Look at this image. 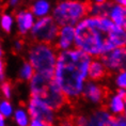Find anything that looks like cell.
<instances>
[{
  "mask_svg": "<svg viewBox=\"0 0 126 126\" xmlns=\"http://www.w3.org/2000/svg\"><path fill=\"white\" fill-rule=\"evenodd\" d=\"M110 17L112 18V23L116 25L118 27L125 28V9L122 5H115L112 7L110 11Z\"/></svg>",
  "mask_w": 126,
  "mask_h": 126,
  "instance_id": "cell-12",
  "label": "cell"
},
{
  "mask_svg": "<svg viewBox=\"0 0 126 126\" xmlns=\"http://www.w3.org/2000/svg\"><path fill=\"white\" fill-rule=\"evenodd\" d=\"M1 90H2V92L4 93V95L5 97H10L11 95V87H10V83L9 82H4L3 84H2V87H1Z\"/></svg>",
  "mask_w": 126,
  "mask_h": 126,
  "instance_id": "cell-22",
  "label": "cell"
},
{
  "mask_svg": "<svg viewBox=\"0 0 126 126\" xmlns=\"http://www.w3.org/2000/svg\"><path fill=\"white\" fill-rule=\"evenodd\" d=\"M116 1L120 3V5L122 4V7H125V4H126V0H116Z\"/></svg>",
  "mask_w": 126,
  "mask_h": 126,
  "instance_id": "cell-30",
  "label": "cell"
},
{
  "mask_svg": "<svg viewBox=\"0 0 126 126\" xmlns=\"http://www.w3.org/2000/svg\"><path fill=\"white\" fill-rule=\"evenodd\" d=\"M116 82L121 88L124 89L126 83H125V72H122V74H120V76L118 77V79H116Z\"/></svg>",
  "mask_w": 126,
  "mask_h": 126,
  "instance_id": "cell-23",
  "label": "cell"
},
{
  "mask_svg": "<svg viewBox=\"0 0 126 126\" xmlns=\"http://www.w3.org/2000/svg\"><path fill=\"white\" fill-rule=\"evenodd\" d=\"M0 113L3 116H9L12 113V107L9 102H2L0 104Z\"/></svg>",
  "mask_w": 126,
  "mask_h": 126,
  "instance_id": "cell-21",
  "label": "cell"
},
{
  "mask_svg": "<svg viewBox=\"0 0 126 126\" xmlns=\"http://www.w3.org/2000/svg\"><path fill=\"white\" fill-rule=\"evenodd\" d=\"M59 33V26L51 17H44L32 27V36L37 42L48 44Z\"/></svg>",
  "mask_w": 126,
  "mask_h": 126,
  "instance_id": "cell-6",
  "label": "cell"
},
{
  "mask_svg": "<svg viewBox=\"0 0 126 126\" xmlns=\"http://www.w3.org/2000/svg\"><path fill=\"white\" fill-rule=\"evenodd\" d=\"M59 126H74L73 124H72V122H71V119L68 118L66 120H63V121L60 122V124Z\"/></svg>",
  "mask_w": 126,
  "mask_h": 126,
  "instance_id": "cell-25",
  "label": "cell"
},
{
  "mask_svg": "<svg viewBox=\"0 0 126 126\" xmlns=\"http://www.w3.org/2000/svg\"><path fill=\"white\" fill-rule=\"evenodd\" d=\"M119 96L125 99V91L123 90V89H122V90H119Z\"/></svg>",
  "mask_w": 126,
  "mask_h": 126,
  "instance_id": "cell-28",
  "label": "cell"
},
{
  "mask_svg": "<svg viewBox=\"0 0 126 126\" xmlns=\"http://www.w3.org/2000/svg\"><path fill=\"white\" fill-rule=\"evenodd\" d=\"M97 2H98V3H104V2L106 1V0H96Z\"/></svg>",
  "mask_w": 126,
  "mask_h": 126,
  "instance_id": "cell-32",
  "label": "cell"
},
{
  "mask_svg": "<svg viewBox=\"0 0 126 126\" xmlns=\"http://www.w3.org/2000/svg\"><path fill=\"white\" fill-rule=\"evenodd\" d=\"M115 118L105 110H98L90 118L87 126H114Z\"/></svg>",
  "mask_w": 126,
  "mask_h": 126,
  "instance_id": "cell-9",
  "label": "cell"
},
{
  "mask_svg": "<svg viewBox=\"0 0 126 126\" xmlns=\"http://www.w3.org/2000/svg\"><path fill=\"white\" fill-rule=\"evenodd\" d=\"M15 119H16V122L18 123L19 126H27L28 125L27 114L23 110H17L16 113H15Z\"/></svg>",
  "mask_w": 126,
  "mask_h": 126,
  "instance_id": "cell-19",
  "label": "cell"
},
{
  "mask_svg": "<svg viewBox=\"0 0 126 126\" xmlns=\"http://www.w3.org/2000/svg\"><path fill=\"white\" fill-rule=\"evenodd\" d=\"M30 63L33 71L39 74L53 75L56 57L52 49L47 44H37L30 49Z\"/></svg>",
  "mask_w": 126,
  "mask_h": 126,
  "instance_id": "cell-5",
  "label": "cell"
},
{
  "mask_svg": "<svg viewBox=\"0 0 126 126\" xmlns=\"http://www.w3.org/2000/svg\"><path fill=\"white\" fill-rule=\"evenodd\" d=\"M113 7L112 3L110 2H104V3H96L95 5L92 4L91 13L95 15V17H107L110 14V11Z\"/></svg>",
  "mask_w": 126,
  "mask_h": 126,
  "instance_id": "cell-15",
  "label": "cell"
},
{
  "mask_svg": "<svg viewBox=\"0 0 126 126\" xmlns=\"http://www.w3.org/2000/svg\"><path fill=\"white\" fill-rule=\"evenodd\" d=\"M3 79V63L0 60V80Z\"/></svg>",
  "mask_w": 126,
  "mask_h": 126,
  "instance_id": "cell-26",
  "label": "cell"
},
{
  "mask_svg": "<svg viewBox=\"0 0 126 126\" xmlns=\"http://www.w3.org/2000/svg\"><path fill=\"white\" fill-rule=\"evenodd\" d=\"M18 27L21 33H25L28 29H30L33 25V18L30 12H20L19 14H17L16 16Z\"/></svg>",
  "mask_w": 126,
  "mask_h": 126,
  "instance_id": "cell-14",
  "label": "cell"
},
{
  "mask_svg": "<svg viewBox=\"0 0 126 126\" xmlns=\"http://www.w3.org/2000/svg\"><path fill=\"white\" fill-rule=\"evenodd\" d=\"M88 72H89V76L91 79L93 80H99L102 78L105 77V75L107 74V70L106 67L104 66L100 62H92L90 63L89 68H88Z\"/></svg>",
  "mask_w": 126,
  "mask_h": 126,
  "instance_id": "cell-13",
  "label": "cell"
},
{
  "mask_svg": "<svg viewBox=\"0 0 126 126\" xmlns=\"http://www.w3.org/2000/svg\"><path fill=\"white\" fill-rule=\"evenodd\" d=\"M31 10L35 15L37 16H42V15H45L49 10V4L46 0H39L31 8Z\"/></svg>",
  "mask_w": 126,
  "mask_h": 126,
  "instance_id": "cell-16",
  "label": "cell"
},
{
  "mask_svg": "<svg viewBox=\"0 0 126 126\" xmlns=\"http://www.w3.org/2000/svg\"><path fill=\"white\" fill-rule=\"evenodd\" d=\"M107 94H108V91L106 88L96 86L91 82L88 83L83 89V95L94 103H98L100 100L105 99Z\"/></svg>",
  "mask_w": 126,
  "mask_h": 126,
  "instance_id": "cell-10",
  "label": "cell"
},
{
  "mask_svg": "<svg viewBox=\"0 0 126 126\" xmlns=\"http://www.w3.org/2000/svg\"><path fill=\"white\" fill-rule=\"evenodd\" d=\"M1 27L5 32H10L12 27V18L9 15H3L1 18Z\"/></svg>",
  "mask_w": 126,
  "mask_h": 126,
  "instance_id": "cell-20",
  "label": "cell"
},
{
  "mask_svg": "<svg viewBox=\"0 0 126 126\" xmlns=\"http://www.w3.org/2000/svg\"><path fill=\"white\" fill-rule=\"evenodd\" d=\"M92 3L90 0L84 2L65 1L60 3L53 12V20L58 26H68L78 23L83 16L91 13Z\"/></svg>",
  "mask_w": 126,
  "mask_h": 126,
  "instance_id": "cell-4",
  "label": "cell"
},
{
  "mask_svg": "<svg viewBox=\"0 0 126 126\" xmlns=\"http://www.w3.org/2000/svg\"><path fill=\"white\" fill-rule=\"evenodd\" d=\"M77 47L88 55L98 56L125 46V30L107 17H91L75 29Z\"/></svg>",
  "mask_w": 126,
  "mask_h": 126,
  "instance_id": "cell-1",
  "label": "cell"
},
{
  "mask_svg": "<svg viewBox=\"0 0 126 126\" xmlns=\"http://www.w3.org/2000/svg\"><path fill=\"white\" fill-rule=\"evenodd\" d=\"M29 113L33 120L40 121L45 126H51L53 122L52 110L37 98H31L29 104Z\"/></svg>",
  "mask_w": 126,
  "mask_h": 126,
  "instance_id": "cell-7",
  "label": "cell"
},
{
  "mask_svg": "<svg viewBox=\"0 0 126 126\" xmlns=\"http://www.w3.org/2000/svg\"><path fill=\"white\" fill-rule=\"evenodd\" d=\"M31 95L47 105L50 109L58 110L68 103V97L56 83L53 75L35 73L31 81Z\"/></svg>",
  "mask_w": 126,
  "mask_h": 126,
  "instance_id": "cell-3",
  "label": "cell"
},
{
  "mask_svg": "<svg viewBox=\"0 0 126 126\" xmlns=\"http://www.w3.org/2000/svg\"><path fill=\"white\" fill-rule=\"evenodd\" d=\"M102 60L104 62V66L106 70L116 71L121 70L124 72L125 66V47L115 48L109 52H106L102 56Z\"/></svg>",
  "mask_w": 126,
  "mask_h": 126,
  "instance_id": "cell-8",
  "label": "cell"
},
{
  "mask_svg": "<svg viewBox=\"0 0 126 126\" xmlns=\"http://www.w3.org/2000/svg\"><path fill=\"white\" fill-rule=\"evenodd\" d=\"M110 106H111L112 111L124 114V111H125V99L124 98L120 97L119 95L114 96L111 100V105Z\"/></svg>",
  "mask_w": 126,
  "mask_h": 126,
  "instance_id": "cell-17",
  "label": "cell"
},
{
  "mask_svg": "<svg viewBox=\"0 0 126 126\" xmlns=\"http://www.w3.org/2000/svg\"><path fill=\"white\" fill-rule=\"evenodd\" d=\"M30 126H45V125L42 124V123H41L40 121H36V120H33Z\"/></svg>",
  "mask_w": 126,
  "mask_h": 126,
  "instance_id": "cell-27",
  "label": "cell"
},
{
  "mask_svg": "<svg viewBox=\"0 0 126 126\" xmlns=\"http://www.w3.org/2000/svg\"><path fill=\"white\" fill-rule=\"evenodd\" d=\"M114 126H125V116L122 115L121 118L115 120V124Z\"/></svg>",
  "mask_w": 126,
  "mask_h": 126,
  "instance_id": "cell-24",
  "label": "cell"
},
{
  "mask_svg": "<svg viewBox=\"0 0 126 126\" xmlns=\"http://www.w3.org/2000/svg\"><path fill=\"white\" fill-rule=\"evenodd\" d=\"M18 2V0H11V4L12 5H15Z\"/></svg>",
  "mask_w": 126,
  "mask_h": 126,
  "instance_id": "cell-31",
  "label": "cell"
},
{
  "mask_svg": "<svg viewBox=\"0 0 126 126\" xmlns=\"http://www.w3.org/2000/svg\"><path fill=\"white\" fill-rule=\"evenodd\" d=\"M0 126H4V118L1 113H0Z\"/></svg>",
  "mask_w": 126,
  "mask_h": 126,
  "instance_id": "cell-29",
  "label": "cell"
},
{
  "mask_svg": "<svg viewBox=\"0 0 126 126\" xmlns=\"http://www.w3.org/2000/svg\"><path fill=\"white\" fill-rule=\"evenodd\" d=\"M0 56H1V48H0Z\"/></svg>",
  "mask_w": 126,
  "mask_h": 126,
  "instance_id": "cell-33",
  "label": "cell"
},
{
  "mask_svg": "<svg viewBox=\"0 0 126 126\" xmlns=\"http://www.w3.org/2000/svg\"><path fill=\"white\" fill-rule=\"evenodd\" d=\"M33 75H34V71H33L32 66H31L29 63H25L23 68H21V71H20V77L25 80H28V79H30V78H32Z\"/></svg>",
  "mask_w": 126,
  "mask_h": 126,
  "instance_id": "cell-18",
  "label": "cell"
},
{
  "mask_svg": "<svg viewBox=\"0 0 126 126\" xmlns=\"http://www.w3.org/2000/svg\"><path fill=\"white\" fill-rule=\"evenodd\" d=\"M89 65L90 56L80 49L66 50L60 53L53 78L67 97L77 96L81 93Z\"/></svg>",
  "mask_w": 126,
  "mask_h": 126,
  "instance_id": "cell-2",
  "label": "cell"
},
{
  "mask_svg": "<svg viewBox=\"0 0 126 126\" xmlns=\"http://www.w3.org/2000/svg\"><path fill=\"white\" fill-rule=\"evenodd\" d=\"M60 40L58 43V47L61 49H66L67 47H70L74 40L75 35V29L72 26H65L60 32Z\"/></svg>",
  "mask_w": 126,
  "mask_h": 126,
  "instance_id": "cell-11",
  "label": "cell"
}]
</instances>
